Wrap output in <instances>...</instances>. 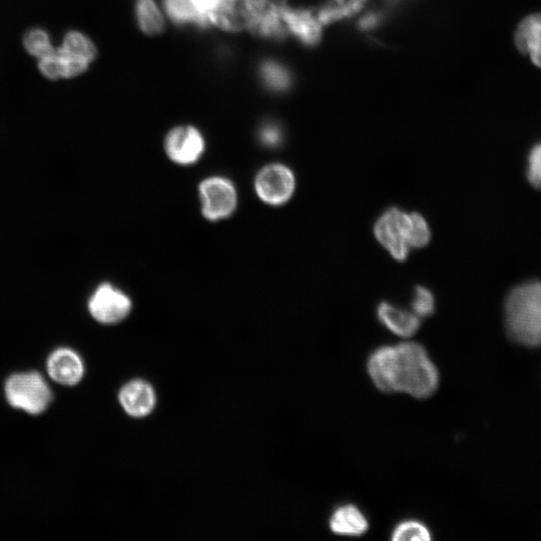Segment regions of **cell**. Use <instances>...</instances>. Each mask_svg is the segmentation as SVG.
Returning a JSON list of instances; mask_svg holds the SVG:
<instances>
[{
  "instance_id": "6da1fadb",
  "label": "cell",
  "mask_w": 541,
  "mask_h": 541,
  "mask_svg": "<svg viewBox=\"0 0 541 541\" xmlns=\"http://www.w3.org/2000/svg\"><path fill=\"white\" fill-rule=\"evenodd\" d=\"M366 366L372 383L383 393L427 399L439 388V370L425 347L417 342L378 347Z\"/></svg>"
},
{
  "instance_id": "7a4b0ae2",
  "label": "cell",
  "mask_w": 541,
  "mask_h": 541,
  "mask_svg": "<svg viewBox=\"0 0 541 541\" xmlns=\"http://www.w3.org/2000/svg\"><path fill=\"white\" fill-rule=\"evenodd\" d=\"M506 330L520 345H541V283L531 282L515 288L505 304Z\"/></svg>"
},
{
  "instance_id": "3957f363",
  "label": "cell",
  "mask_w": 541,
  "mask_h": 541,
  "mask_svg": "<svg viewBox=\"0 0 541 541\" xmlns=\"http://www.w3.org/2000/svg\"><path fill=\"white\" fill-rule=\"evenodd\" d=\"M97 57L95 43L85 34L71 31L53 54L38 60V69L50 81L73 80L88 72Z\"/></svg>"
},
{
  "instance_id": "277c9868",
  "label": "cell",
  "mask_w": 541,
  "mask_h": 541,
  "mask_svg": "<svg viewBox=\"0 0 541 541\" xmlns=\"http://www.w3.org/2000/svg\"><path fill=\"white\" fill-rule=\"evenodd\" d=\"M5 394L12 407L31 415L46 412L54 399L49 383L37 371L11 375L5 384Z\"/></svg>"
},
{
  "instance_id": "5b68a950",
  "label": "cell",
  "mask_w": 541,
  "mask_h": 541,
  "mask_svg": "<svg viewBox=\"0 0 541 541\" xmlns=\"http://www.w3.org/2000/svg\"><path fill=\"white\" fill-rule=\"evenodd\" d=\"M410 231V215L397 208L386 210L374 227L377 241L399 262H404L409 255Z\"/></svg>"
},
{
  "instance_id": "8992f818",
  "label": "cell",
  "mask_w": 541,
  "mask_h": 541,
  "mask_svg": "<svg viewBox=\"0 0 541 541\" xmlns=\"http://www.w3.org/2000/svg\"><path fill=\"white\" fill-rule=\"evenodd\" d=\"M131 298L115 285H98L88 299L90 315L100 324L114 325L125 320L132 311Z\"/></svg>"
},
{
  "instance_id": "52a82bcc",
  "label": "cell",
  "mask_w": 541,
  "mask_h": 541,
  "mask_svg": "<svg viewBox=\"0 0 541 541\" xmlns=\"http://www.w3.org/2000/svg\"><path fill=\"white\" fill-rule=\"evenodd\" d=\"M202 214L212 222L231 217L238 206V194L234 184L224 177H211L199 187Z\"/></svg>"
},
{
  "instance_id": "ba28073f",
  "label": "cell",
  "mask_w": 541,
  "mask_h": 541,
  "mask_svg": "<svg viewBox=\"0 0 541 541\" xmlns=\"http://www.w3.org/2000/svg\"><path fill=\"white\" fill-rule=\"evenodd\" d=\"M255 190L264 203L270 206H282L293 197L296 190V178L287 166L271 164L258 173L255 179Z\"/></svg>"
},
{
  "instance_id": "9c48e42d",
  "label": "cell",
  "mask_w": 541,
  "mask_h": 541,
  "mask_svg": "<svg viewBox=\"0 0 541 541\" xmlns=\"http://www.w3.org/2000/svg\"><path fill=\"white\" fill-rule=\"evenodd\" d=\"M270 0H221L211 16L212 25L230 33L249 30Z\"/></svg>"
},
{
  "instance_id": "30bf717a",
  "label": "cell",
  "mask_w": 541,
  "mask_h": 541,
  "mask_svg": "<svg viewBox=\"0 0 541 541\" xmlns=\"http://www.w3.org/2000/svg\"><path fill=\"white\" fill-rule=\"evenodd\" d=\"M206 150L202 133L193 126H180L171 130L165 140V151L177 165L191 166L200 161Z\"/></svg>"
},
{
  "instance_id": "8fae6325",
  "label": "cell",
  "mask_w": 541,
  "mask_h": 541,
  "mask_svg": "<svg viewBox=\"0 0 541 541\" xmlns=\"http://www.w3.org/2000/svg\"><path fill=\"white\" fill-rule=\"evenodd\" d=\"M47 370L55 382L63 386H75L84 378L85 363L77 351L61 347L50 354Z\"/></svg>"
},
{
  "instance_id": "7c38bea8",
  "label": "cell",
  "mask_w": 541,
  "mask_h": 541,
  "mask_svg": "<svg viewBox=\"0 0 541 541\" xmlns=\"http://www.w3.org/2000/svg\"><path fill=\"white\" fill-rule=\"evenodd\" d=\"M119 399L124 410L135 418H143L151 414L157 402L153 387L142 380H134L125 385Z\"/></svg>"
},
{
  "instance_id": "4fadbf2b",
  "label": "cell",
  "mask_w": 541,
  "mask_h": 541,
  "mask_svg": "<svg viewBox=\"0 0 541 541\" xmlns=\"http://www.w3.org/2000/svg\"><path fill=\"white\" fill-rule=\"evenodd\" d=\"M369 526L367 516L352 503L337 506L329 518V528L336 535L359 537L367 533Z\"/></svg>"
},
{
  "instance_id": "5bb4252c",
  "label": "cell",
  "mask_w": 541,
  "mask_h": 541,
  "mask_svg": "<svg viewBox=\"0 0 541 541\" xmlns=\"http://www.w3.org/2000/svg\"><path fill=\"white\" fill-rule=\"evenodd\" d=\"M377 317L387 330L401 338L412 337L421 326V320L417 315L388 302L379 304Z\"/></svg>"
},
{
  "instance_id": "9a60e30c",
  "label": "cell",
  "mask_w": 541,
  "mask_h": 541,
  "mask_svg": "<svg viewBox=\"0 0 541 541\" xmlns=\"http://www.w3.org/2000/svg\"><path fill=\"white\" fill-rule=\"evenodd\" d=\"M515 45L541 69V14L529 16L520 23L515 33Z\"/></svg>"
},
{
  "instance_id": "2e32d148",
  "label": "cell",
  "mask_w": 541,
  "mask_h": 541,
  "mask_svg": "<svg viewBox=\"0 0 541 541\" xmlns=\"http://www.w3.org/2000/svg\"><path fill=\"white\" fill-rule=\"evenodd\" d=\"M135 14L137 25L146 36L158 37L164 33L165 19L156 0H136Z\"/></svg>"
},
{
  "instance_id": "e0dca14e",
  "label": "cell",
  "mask_w": 541,
  "mask_h": 541,
  "mask_svg": "<svg viewBox=\"0 0 541 541\" xmlns=\"http://www.w3.org/2000/svg\"><path fill=\"white\" fill-rule=\"evenodd\" d=\"M163 4L168 18L178 27L195 26L199 29L211 27L190 0H163Z\"/></svg>"
},
{
  "instance_id": "ac0fdd59",
  "label": "cell",
  "mask_w": 541,
  "mask_h": 541,
  "mask_svg": "<svg viewBox=\"0 0 541 541\" xmlns=\"http://www.w3.org/2000/svg\"><path fill=\"white\" fill-rule=\"evenodd\" d=\"M258 77L265 89L271 93H283L291 85V75L288 69L274 60L260 62Z\"/></svg>"
},
{
  "instance_id": "d6986e66",
  "label": "cell",
  "mask_w": 541,
  "mask_h": 541,
  "mask_svg": "<svg viewBox=\"0 0 541 541\" xmlns=\"http://www.w3.org/2000/svg\"><path fill=\"white\" fill-rule=\"evenodd\" d=\"M394 541H430L432 533L420 520L407 519L399 522L391 532Z\"/></svg>"
},
{
  "instance_id": "ffe728a7",
  "label": "cell",
  "mask_w": 541,
  "mask_h": 541,
  "mask_svg": "<svg viewBox=\"0 0 541 541\" xmlns=\"http://www.w3.org/2000/svg\"><path fill=\"white\" fill-rule=\"evenodd\" d=\"M25 50L29 55L41 60L56 51L50 35L42 29L28 31L23 40Z\"/></svg>"
},
{
  "instance_id": "44dd1931",
  "label": "cell",
  "mask_w": 541,
  "mask_h": 541,
  "mask_svg": "<svg viewBox=\"0 0 541 541\" xmlns=\"http://www.w3.org/2000/svg\"><path fill=\"white\" fill-rule=\"evenodd\" d=\"M411 217V231H410V247L411 248H424L431 239V231L427 221L419 213L410 214Z\"/></svg>"
},
{
  "instance_id": "7402d4cb",
  "label": "cell",
  "mask_w": 541,
  "mask_h": 541,
  "mask_svg": "<svg viewBox=\"0 0 541 541\" xmlns=\"http://www.w3.org/2000/svg\"><path fill=\"white\" fill-rule=\"evenodd\" d=\"M413 313L420 319L430 317L435 311V300L433 294L425 287L417 286L412 299Z\"/></svg>"
},
{
  "instance_id": "603a6c76",
  "label": "cell",
  "mask_w": 541,
  "mask_h": 541,
  "mask_svg": "<svg viewBox=\"0 0 541 541\" xmlns=\"http://www.w3.org/2000/svg\"><path fill=\"white\" fill-rule=\"evenodd\" d=\"M259 139L266 147H278L283 141L281 127L272 121L265 122L259 130Z\"/></svg>"
},
{
  "instance_id": "cb8c5ba5",
  "label": "cell",
  "mask_w": 541,
  "mask_h": 541,
  "mask_svg": "<svg viewBox=\"0 0 541 541\" xmlns=\"http://www.w3.org/2000/svg\"><path fill=\"white\" fill-rule=\"evenodd\" d=\"M527 174L530 183L541 189V143L535 146L529 155Z\"/></svg>"
}]
</instances>
